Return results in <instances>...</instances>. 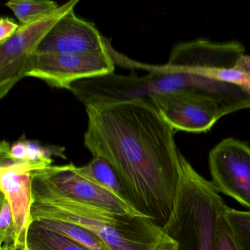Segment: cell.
<instances>
[{
	"label": "cell",
	"instance_id": "14",
	"mask_svg": "<svg viewBox=\"0 0 250 250\" xmlns=\"http://www.w3.org/2000/svg\"><path fill=\"white\" fill-rule=\"evenodd\" d=\"M78 169L83 175L96 181L120 198L126 200L118 175L104 158L93 156V159L87 165L78 167Z\"/></svg>",
	"mask_w": 250,
	"mask_h": 250
},
{
	"label": "cell",
	"instance_id": "22",
	"mask_svg": "<svg viewBox=\"0 0 250 250\" xmlns=\"http://www.w3.org/2000/svg\"><path fill=\"white\" fill-rule=\"evenodd\" d=\"M0 250H24V249L18 248V247H16L14 245H5L2 246L1 248H0Z\"/></svg>",
	"mask_w": 250,
	"mask_h": 250
},
{
	"label": "cell",
	"instance_id": "9",
	"mask_svg": "<svg viewBox=\"0 0 250 250\" xmlns=\"http://www.w3.org/2000/svg\"><path fill=\"white\" fill-rule=\"evenodd\" d=\"M109 44L96 25L76 15L74 10L58 21L38 46L37 53L109 55Z\"/></svg>",
	"mask_w": 250,
	"mask_h": 250
},
{
	"label": "cell",
	"instance_id": "10",
	"mask_svg": "<svg viewBox=\"0 0 250 250\" xmlns=\"http://www.w3.org/2000/svg\"><path fill=\"white\" fill-rule=\"evenodd\" d=\"M244 53L245 48L237 41L213 42L208 39H199L177 43L171 51L167 62L156 66L159 71L165 72L193 68H233Z\"/></svg>",
	"mask_w": 250,
	"mask_h": 250
},
{
	"label": "cell",
	"instance_id": "16",
	"mask_svg": "<svg viewBox=\"0 0 250 250\" xmlns=\"http://www.w3.org/2000/svg\"><path fill=\"white\" fill-rule=\"evenodd\" d=\"M178 72L187 73L214 81L233 84L250 96V73L241 71L236 68H193Z\"/></svg>",
	"mask_w": 250,
	"mask_h": 250
},
{
	"label": "cell",
	"instance_id": "2",
	"mask_svg": "<svg viewBox=\"0 0 250 250\" xmlns=\"http://www.w3.org/2000/svg\"><path fill=\"white\" fill-rule=\"evenodd\" d=\"M31 218L80 225L110 250H178L176 241L147 216L120 214L65 197L33 194Z\"/></svg>",
	"mask_w": 250,
	"mask_h": 250
},
{
	"label": "cell",
	"instance_id": "13",
	"mask_svg": "<svg viewBox=\"0 0 250 250\" xmlns=\"http://www.w3.org/2000/svg\"><path fill=\"white\" fill-rule=\"evenodd\" d=\"M44 228L74 240L89 250H110L97 235L86 228L62 221L38 219L34 220Z\"/></svg>",
	"mask_w": 250,
	"mask_h": 250
},
{
	"label": "cell",
	"instance_id": "15",
	"mask_svg": "<svg viewBox=\"0 0 250 250\" xmlns=\"http://www.w3.org/2000/svg\"><path fill=\"white\" fill-rule=\"evenodd\" d=\"M21 24H27L59 8L50 0H11L5 4Z\"/></svg>",
	"mask_w": 250,
	"mask_h": 250
},
{
	"label": "cell",
	"instance_id": "19",
	"mask_svg": "<svg viewBox=\"0 0 250 250\" xmlns=\"http://www.w3.org/2000/svg\"><path fill=\"white\" fill-rule=\"evenodd\" d=\"M214 250H239L232 232L222 213L216 219L214 234Z\"/></svg>",
	"mask_w": 250,
	"mask_h": 250
},
{
	"label": "cell",
	"instance_id": "11",
	"mask_svg": "<svg viewBox=\"0 0 250 250\" xmlns=\"http://www.w3.org/2000/svg\"><path fill=\"white\" fill-rule=\"evenodd\" d=\"M29 162L1 160L0 187L8 200L14 216L17 233L16 247L27 249V235L32 223L33 206L32 172L40 169Z\"/></svg>",
	"mask_w": 250,
	"mask_h": 250
},
{
	"label": "cell",
	"instance_id": "7",
	"mask_svg": "<svg viewBox=\"0 0 250 250\" xmlns=\"http://www.w3.org/2000/svg\"><path fill=\"white\" fill-rule=\"evenodd\" d=\"M115 62L109 55H69L35 52L27 60L24 77H33L59 89L71 90L80 80L112 74Z\"/></svg>",
	"mask_w": 250,
	"mask_h": 250
},
{
	"label": "cell",
	"instance_id": "12",
	"mask_svg": "<svg viewBox=\"0 0 250 250\" xmlns=\"http://www.w3.org/2000/svg\"><path fill=\"white\" fill-rule=\"evenodd\" d=\"M28 250H89L68 237L33 221L27 235Z\"/></svg>",
	"mask_w": 250,
	"mask_h": 250
},
{
	"label": "cell",
	"instance_id": "18",
	"mask_svg": "<svg viewBox=\"0 0 250 250\" xmlns=\"http://www.w3.org/2000/svg\"><path fill=\"white\" fill-rule=\"evenodd\" d=\"M17 233L14 216L8 200L1 196V212H0V244L16 245Z\"/></svg>",
	"mask_w": 250,
	"mask_h": 250
},
{
	"label": "cell",
	"instance_id": "5",
	"mask_svg": "<svg viewBox=\"0 0 250 250\" xmlns=\"http://www.w3.org/2000/svg\"><path fill=\"white\" fill-rule=\"evenodd\" d=\"M33 194L53 195L102 208L120 214L145 216L127 200L120 198L79 171L74 164L47 167L32 172Z\"/></svg>",
	"mask_w": 250,
	"mask_h": 250
},
{
	"label": "cell",
	"instance_id": "17",
	"mask_svg": "<svg viewBox=\"0 0 250 250\" xmlns=\"http://www.w3.org/2000/svg\"><path fill=\"white\" fill-rule=\"evenodd\" d=\"M239 250H250V210L241 211L225 206L222 211Z\"/></svg>",
	"mask_w": 250,
	"mask_h": 250
},
{
	"label": "cell",
	"instance_id": "6",
	"mask_svg": "<svg viewBox=\"0 0 250 250\" xmlns=\"http://www.w3.org/2000/svg\"><path fill=\"white\" fill-rule=\"evenodd\" d=\"M80 0H71L58 9L27 24H21L17 33L0 44V98L3 99L24 78L28 58L52 27L68 13L75 9Z\"/></svg>",
	"mask_w": 250,
	"mask_h": 250
},
{
	"label": "cell",
	"instance_id": "8",
	"mask_svg": "<svg viewBox=\"0 0 250 250\" xmlns=\"http://www.w3.org/2000/svg\"><path fill=\"white\" fill-rule=\"evenodd\" d=\"M209 169L219 192L235 199L250 210V147L229 137L209 153Z\"/></svg>",
	"mask_w": 250,
	"mask_h": 250
},
{
	"label": "cell",
	"instance_id": "20",
	"mask_svg": "<svg viewBox=\"0 0 250 250\" xmlns=\"http://www.w3.org/2000/svg\"><path fill=\"white\" fill-rule=\"evenodd\" d=\"M20 25L14 20L7 17H2L0 20V44L11 39L18 30Z\"/></svg>",
	"mask_w": 250,
	"mask_h": 250
},
{
	"label": "cell",
	"instance_id": "1",
	"mask_svg": "<svg viewBox=\"0 0 250 250\" xmlns=\"http://www.w3.org/2000/svg\"><path fill=\"white\" fill-rule=\"evenodd\" d=\"M85 107L86 148L112 166L127 201L165 228L181 181L175 130L146 99Z\"/></svg>",
	"mask_w": 250,
	"mask_h": 250
},
{
	"label": "cell",
	"instance_id": "3",
	"mask_svg": "<svg viewBox=\"0 0 250 250\" xmlns=\"http://www.w3.org/2000/svg\"><path fill=\"white\" fill-rule=\"evenodd\" d=\"M181 181L175 210L164 229L178 250H214L216 219L225 205L219 191L180 154Z\"/></svg>",
	"mask_w": 250,
	"mask_h": 250
},
{
	"label": "cell",
	"instance_id": "21",
	"mask_svg": "<svg viewBox=\"0 0 250 250\" xmlns=\"http://www.w3.org/2000/svg\"><path fill=\"white\" fill-rule=\"evenodd\" d=\"M235 68L241 71L250 73V55H244Z\"/></svg>",
	"mask_w": 250,
	"mask_h": 250
},
{
	"label": "cell",
	"instance_id": "4",
	"mask_svg": "<svg viewBox=\"0 0 250 250\" xmlns=\"http://www.w3.org/2000/svg\"><path fill=\"white\" fill-rule=\"evenodd\" d=\"M148 99L175 131L187 132H207L222 117L244 109L228 96L194 84Z\"/></svg>",
	"mask_w": 250,
	"mask_h": 250
}]
</instances>
